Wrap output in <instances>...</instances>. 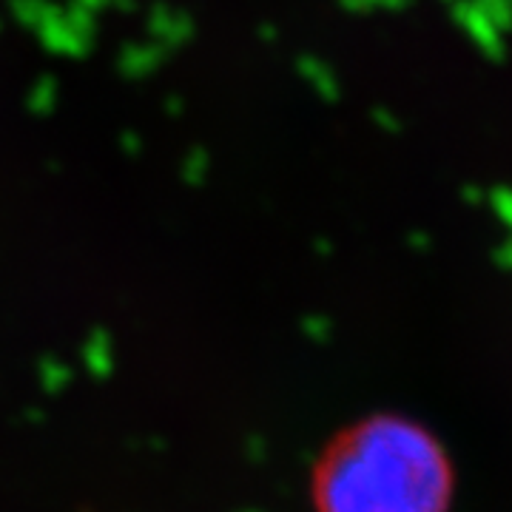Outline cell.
I'll return each instance as SVG.
<instances>
[{"label":"cell","instance_id":"obj_1","mask_svg":"<svg viewBox=\"0 0 512 512\" xmlns=\"http://www.w3.org/2000/svg\"><path fill=\"white\" fill-rule=\"evenodd\" d=\"M456 470L416 421L376 416L350 424L311 470L313 512H450Z\"/></svg>","mask_w":512,"mask_h":512}]
</instances>
